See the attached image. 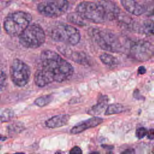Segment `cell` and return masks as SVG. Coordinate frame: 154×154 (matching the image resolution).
<instances>
[{
    "label": "cell",
    "mask_w": 154,
    "mask_h": 154,
    "mask_svg": "<svg viewBox=\"0 0 154 154\" xmlns=\"http://www.w3.org/2000/svg\"><path fill=\"white\" fill-rule=\"evenodd\" d=\"M40 60V67L34 76V82L39 87H43L54 82L66 81L73 75V66L53 51H42Z\"/></svg>",
    "instance_id": "obj_1"
},
{
    "label": "cell",
    "mask_w": 154,
    "mask_h": 154,
    "mask_svg": "<svg viewBox=\"0 0 154 154\" xmlns=\"http://www.w3.org/2000/svg\"><path fill=\"white\" fill-rule=\"evenodd\" d=\"M85 20L103 23L117 19L120 12L117 5L111 0L82 1L75 9Z\"/></svg>",
    "instance_id": "obj_2"
},
{
    "label": "cell",
    "mask_w": 154,
    "mask_h": 154,
    "mask_svg": "<svg viewBox=\"0 0 154 154\" xmlns=\"http://www.w3.org/2000/svg\"><path fill=\"white\" fill-rule=\"evenodd\" d=\"M31 15L26 11H16L8 14L4 20V29L6 33L13 37L19 36L30 25Z\"/></svg>",
    "instance_id": "obj_3"
},
{
    "label": "cell",
    "mask_w": 154,
    "mask_h": 154,
    "mask_svg": "<svg viewBox=\"0 0 154 154\" xmlns=\"http://www.w3.org/2000/svg\"><path fill=\"white\" fill-rule=\"evenodd\" d=\"M92 40L101 49L111 52H119L122 49L120 38L113 32L100 28H92L89 31Z\"/></svg>",
    "instance_id": "obj_4"
},
{
    "label": "cell",
    "mask_w": 154,
    "mask_h": 154,
    "mask_svg": "<svg viewBox=\"0 0 154 154\" xmlns=\"http://www.w3.org/2000/svg\"><path fill=\"white\" fill-rule=\"evenodd\" d=\"M49 37L55 42L70 45H77L81 40V34L75 27L64 23H57L48 30Z\"/></svg>",
    "instance_id": "obj_5"
},
{
    "label": "cell",
    "mask_w": 154,
    "mask_h": 154,
    "mask_svg": "<svg viewBox=\"0 0 154 154\" xmlns=\"http://www.w3.org/2000/svg\"><path fill=\"white\" fill-rule=\"evenodd\" d=\"M19 43L24 47L36 49L40 47L46 40V34L40 25L30 24L19 36Z\"/></svg>",
    "instance_id": "obj_6"
},
{
    "label": "cell",
    "mask_w": 154,
    "mask_h": 154,
    "mask_svg": "<svg viewBox=\"0 0 154 154\" xmlns=\"http://www.w3.org/2000/svg\"><path fill=\"white\" fill-rule=\"evenodd\" d=\"M67 0H43L37 5V11L47 17H58L66 13L69 8Z\"/></svg>",
    "instance_id": "obj_7"
},
{
    "label": "cell",
    "mask_w": 154,
    "mask_h": 154,
    "mask_svg": "<svg viewBox=\"0 0 154 154\" xmlns=\"http://www.w3.org/2000/svg\"><path fill=\"white\" fill-rule=\"evenodd\" d=\"M12 82L18 87L26 85L29 81L31 70L27 64L20 59H14L10 67Z\"/></svg>",
    "instance_id": "obj_8"
},
{
    "label": "cell",
    "mask_w": 154,
    "mask_h": 154,
    "mask_svg": "<svg viewBox=\"0 0 154 154\" xmlns=\"http://www.w3.org/2000/svg\"><path fill=\"white\" fill-rule=\"evenodd\" d=\"M129 55L138 61H147L154 55V46L148 41L138 40L131 46Z\"/></svg>",
    "instance_id": "obj_9"
},
{
    "label": "cell",
    "mask_w": 154,
    "mask_h": 154,
    "mask_svg": "<svg viewBox=\"0 0 154 154\" xmlns=\"http://www.w3.org/2000/svg\"><path fill=\"white\" fill-rule=\"evenodd\" d=\"M59 51L66 58L76 63L81 65L89 64V60L87 55L81 51H74L68 47H59Z\"/></svg>",
    "instance_id": "obj_10"
},
{
    "label": "cell",
    "mask_w": 154,
    "mask_h": 154,
    "mask_svg": "<svg viewBox=\"0 0 154 154\" xmlns=\"http://www.w3.org/2000/svg\"><path fill=\"white\" fill-rule=\"evenodd\" d=\"M103 122V119L99 117H93L83 122H79L74 126L70 130V133L76 134L81 133L85 130L96 127Z\"/></svg>",
    "instance_id": "obj_11"
},
{
    "label": "cell",
    "mask_w": 154,
    "mask_h": 154,
    "mask_svg": "<svg viewBox=\"0 0 154 154\" xmlns=\"http://www.w3.org/2000/svg\"><path fill=\"white\" fill-rule=\"evenodd\" d=\"M120 2L127 11L135 16H140L146 11L144 7L135 0H120Z\"/></svg>",
    "instance_id": "obj_12"
},
{
    "label": "cell",
    "mask_w": 154,
    "mask_h": 154,
    "mask_svg": "<svg viewBox=\"0 0 154 154\" xmlns=\"http://www.w3.org/2000/svg\"><path fill=\"white\" fill-rule=\"evenodd\" d=\"M70 119L69 114H60L55 116L45 122V125L50 128H55L63 126L67 124Z\"/></svg>",
    "instance_id": "obj_13"
},
{
    "label": "cell",
    "mask_w": 154,
    "mask_h": 154,
    "mask_svg": "<svg viewBox=\"0 0 154 154\" xmlns=\"http://www.w3.org/2000/svg\"><path fill=\"white\" fill-rule=\"evenodd\" d=\"M108 97L106 96L101 95L98 99L97 103L93 105L88 111V114L92 116H97L100 114L105 110L108 103Z\"/></svg>",
    "instance_id": "obj_14"
},
{
    "label": "cell",
    "mask_w": 154,
    "mask_h": 154,
    "mask_svg": "<svg viewBox=\"0 0 154 154\" xmlns=\"http://www.w3.org/2000/svg\"><path fill=\"white\" fill-rule=\"evenodd\" d=\"M67 20L69 22L80 26L86 25L85 20L76 11L69 13L67 16Z\"/></svg>",
    "instance_id": "obj_15"
},
{
    "label": "cell",
    "mask_w": 154,
    "mask_h": 154,
    "mask_svg": "<svg viewBox=\"0 0 154 154\" xmlns=\"http://www.w3.org/2000/svg\"><path fill=\"white\" fill-rule=\"evenodd\" d=\"M99 58L102 63L108 66H114L117 64V59L108 53H102L100 55Z\"/></svg>",
    "instance_id": "obj_16"
},
{
    "label": "cell",
    "mask_w": 154,
    "mask_h": 154,
    "mask_svg": "<svg viewBox=\"0 0 154 154\" xmlns=\"http://www.w3.org/2000/svg\"><path fill=\"white\" fill-rule=\"evenodd\" d=\"M125 110V106L120 103H112L108 106L105 109V115H111L120 113Z\"/></svg>",
    "instance_id": "obj_17"
},
{
    "label": "cell",
    "mask_w": 154,
    "mask_h": 154,
    "mask_svg": "<svg viewBox=\"0 0 154 154\" xmlns=\"http://www.w3.org/2000/svg\"><path fill=\"white\" fill-rule=\"evenodd\" d=\"M142 31L149 35L154 36V22L151 20H146L142 25Z\"/></svg>",
    "instance_id": "obj_18"
},
{
    "label": "cell",
    "mask_w": 154,
    "mask_h": 154,
    "mask_svg": "<svg viewBox=\"0 0 154 154\" xmlns=\"http://www.w3.org/2000/svg\"><path fill=\"white\" fill-rule=\"evenodd\" d=\"M53 97L52 95H44V96H42L38 98H37L35 100H34V103L40 107L42 106H45L46 105H48L49 103H50L51 102V100H52Z\"/></svg>",
    "instance_id": "obj_19"
},
{
    "label": "cell",
    "mask_w": 154,
    "mask_h": 154,
    "mask_svg": "<svg viewBox=\"0 0 154 154\" xmlns=\"http://www.w3.org/2000/svg\"><path fill=\"white\" fill-rule=\"evenodd\" d=\"M13 116V112L10 109H4L1 112V120L2 122L9 121Z\"/></svg>",
    "instance_id": "obj_20"
},
{
    "label": "cell",
    "mask_w": 154,
    "mask_h": 154,
    "mask_svg": "<svg viewBox=\"0 0 154 154\" xmlns=\"http://www.w3.org/2000/svg\"><path fill=\"white\" fill-rule=\"evenodd\" d=\"M23 129V126L20 123H13L8 126V132L11 133H18L22 131Z\"/></svg>",
    "instance_id": "obj_21"
},
{
    "label": "cell",
    "mask_w": 154,
    "mask_h": 154,
    "mask_svg": "<svg viewBox=\"0 0 154 154\" xmlns=\"http://www.w3.org/2000/svg\"><path fill=\"white\" fill-rule=\"evenodd\" d=\"M147 131L145 128L141 127L137 129L136 131V137L138 139H141L147 135Z\"/></svg>",
    "instance_id": "obj_22"
},
{
    "label": "cell",
    "mask_w": 154,
    "mask_h": 154,
    "mask_svg": "<svg viewBox=\"0 0 154 154\" xmlns=\"http://www.w3.org/2000/svg\"><path fill=\"white\" fill-rule=\"evenodd\" d=\"M7 76L6 74L1 70V90H2L4 88H5L7 84Z\"/></svg>",
    "instance_id": "obj_23"
},
{
    "label": "cell",
    "mask_w": 154,
    "mask_h": 154,
    "mask_svg": "<svg viewBox=\"0 0 154 154\" xmlns=\"http://www.w3.org/2000/svg\"><path fill=\"white\" fill-rule=\"evenodd\" d=\"M82 152L81 148L78 146H75L71 149L69 154H82Z\"/></svg>",
    "instance_id": "obj_24"
},
{
    "label": "cell",
    "mask_w": 154,
    "mask_h": 154,
    "mask_svg": "<svg viewBox=\"0 0 154 154\" xmlns=\"http://www.w3.org/2000/svg\"><path fill=\"white\" fill-rule=\"evenodd\" d=\"M147 138L150 140H154V129H150L147 132Z\"/></svg>",
    "instance_id": "obj_25"
},
{
    "label": "cell",
    "mask_w": 154,
    "mask_h": 154,
    "mask_svg": "<svg viewBox=\"0 0 154 154\" xmlns=\"http://www.w3.org/2000/svg\"><path fill=\"white\" fill-rule=\"evenodd\" d=\"M121 154H135V151L134 149H127L122 152Z\"/></svg>",
    "instance_id": "obj_26"
},
{
    "label": "cell",
    "mask_w": 154,
    "mask_h": 154,
    "mask_svg": "<svg viewBox=\"0 0 154 154\" xmlns=\"http://www.w3.org/2000/svg\"><path fill=\"white\" fill-rule=\"evenodd\" d=\"M146 72V68L144 66L139 67V68L138 69V73L139 74L143 75V74H144Z\"/></svg>",
    "instance_id": "obj_27"
},
{
    "label": "cell",
    "mask_w": 154,
    "mask_h": 154,
    "mask_svg": "<svg viewBox=\"0 0 154 154\" xmlns=\"http://www.w3.org/2000/svg\"><path fill=\"white\" fill-rule=\"evenodd\" d=\"M55 154H65V153L61 150H58L55 153Z\"/></svg>",
    "instance_id": "obj_28"
},
{
    "label": "cell",
    "mask_w": 154,
    "mask_h": 154,
    "mask_svg": "<svg viewBox=\"0 0 154 154\" xmlns=\"http://www.w3.org/2000/svg\"><path fill=\"white\" fill-rule=\"evenodd\" d=\"M90 154H100L98 152H96V151H95V152H91Z\"/></svg>",
    "instance_id": "obj_29"
},
{
    "label": "cell",
    "mask_w": 154,
    "mask_h": 154,
    "mask_svg": "<svg viewBox=\"0 0 154 154\" xmlns=\"http://www.w3.org/2000/svg\"><path fill=\"white\" fill-rule=\"evenodd\" d=\"M12 154H25V153H22V152H18V153H12Z\"/></svg>",
    "instance_id": "obj_30"
},
{
    "label": "cell",
    "mask_w": 154,
    "mask_h": 154,
    "mask_svg": "<svg viewBox=\"0 0 154 154\" xmlns=\"http://www.w3.org/2000/svg\"><path fill=\"white\" fill-rule=\"evenodd\" d=\"M153 13H154V8H153Z\"/></svg>",
    "instance_id": "obj_31"
},
{
    "label": "cell",
    "mask_w": 154,
    "mask_h": 154,
    "mask_svg": "<svg viewBox=\"0 0 154 154\" xmlns=\"http://www.w3.org/2000/svg\"><path fill=\"white\" fill-rule=\"evenodd\" d=\"M33 154H36V153H33Z\"/></svg>",
    "instance_id": "obj_32"
}]
</instances>
